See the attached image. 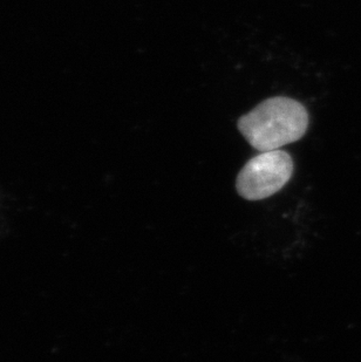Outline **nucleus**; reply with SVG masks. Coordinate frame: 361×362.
I'll return each instance as SVG.
<instances>
[{
    "label": "nucleus",
    "instance_id": "1",
    "mask_svg": "<svg viewBox=\"0 0 361 362\" xmlns=\"http://www.w3.org/2000/svg\"><path fill=\"white\" fill-rule=\"evenodd\" d=\"M309 127V113L296 100H265L239 120V129L257 151H277L300 140Z\"/></svg>",
    "mask_w": 361,
    "mask_h": 362
},
{
    "label": "nucleus",
    "instance_id": "2",
    "mask_svg": "<svg viewBox=\"0 0 361 362\" xmlns=\"http://www.w3.org/2000/svg\"><path fill=\"white\" fill-rule=\"evenodd\" d=\"M293 174L292 158L287 151H263L251 158L237 176L236 188L248 201H260L283 189Z\"/></svg>",
    "mask_w": 361,
    "mask_h": 362
}]
</instances>
